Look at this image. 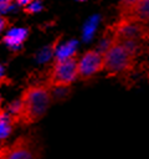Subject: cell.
<instances>
[{"label":"cell","mask_w":149,"mask_h":159,"mask_svg":"<svg viewBox=\"0 0 149 159\" xmlns=\"http://www.w3.org/2000/svg\"><path fill=\"white\" fill-rule=\"evenodd\" d=\"M52 102V89L46 83H35L27 86L6 112L15 124L29 127L38 123L46 116Z\"/></svg>","instance_id":"6da1fadb"},{"label":"cell","mask_w":149,"mask_h":159,"mask_svg":"<svg viewBox=\"0 0 149 159\" xmlns=\"http://www.w3.org/2000/svg\"><path fill=\"white\" fill-rule=\"evenodd\" d=\"M104 70L108 76H119L134 70L139 50L134 46L112 37L102 51Z\"/></svg>","instance_id":"7a4b0ae2"},{"label":"cell","mask_w":149,"mask_h":159,"mask_svg":"<svg viewBox=\"0 0 149 159\" xmlns=\"http://www.w3.org/2000/svg\"><path fill=\"white\" fill-rule=\"evenodd\" d=\"M78 57L74 55L56 58L47 76L46 84L51 89L67 88L77 80Z\"/></svg>","instance_id":"3957f363"},{"label":"cell","mask_w":149,"mask_h":159,"mask_svg":"<svg viewBox=\"0 0 149 159\" xmlns=\"http://www.w3.org/2000/svg\"><path fill=\"white\" fill-rule=\"evenodd\" d=\"M112 37L127 42L139 50L140 46L149 40V26L130 19L119 17L113 26Z\"/></svg>","instance_id":"277c9868"},{"label":"cell","mask_w":149,"mask_h":159,"mask_svg":"<svg viewBox=\"0 0 149 159\" xmlns=\"http://www.w3.org/2000/svg\"><path fill=\"white\" fill-rule=\"evenodd\" d=\"M104 70V60L102 51L88 50L79 58L77 63V80L87 81Z\"/></svg>","instance_id":"5b68a950"},{"label":"cell","mask_w":149,"mask_h":159,"mask_svg":"<svg viewBox=\"0 0 149 159\" xmlns=\"http://www.w3.org/2000/svg\"><path fill=\"white\" fill-rule=\"evenodd\" d=\"M1 159H36L34 140L27 135H20L10 145L0 148Z\"/></svg>","instance_id":"8992f818"},{"label":"cell","mask_w":149,"mask_h":159,"mask_svg":"<svg viewBox=\"0 0 149 159\" xmlns=\"http://www.w3.org/2000/svg\"><path fill=\"white\" fill-rule=\"evenodd\" d=\"M119 17L130 19L149 26V0H130L118 4Z\"/></svg>","instance_id":"52a82bcc"},{"label":"cell","mask_w":149,"mask_h":159,"mask_svg":"<svg viewBox=\"0 0 149 159\" xmlns=\"http://www.w3.org/2000/svg\"><path fill=\"white\" fill-rule=\"evenodd\" d=\"M27 37V31L26 29H15L9 31L5 37L2 39V41L10 47V48H16L19 46H21L24 43V41Z\"/></svg>","instance_id":"ba28073f"},{"label":"cell","mask_w":149,"mask_h":159,"mask_svg":"<svg viewBox=\"0 0 149 159\" xmlns=\"http://www.w3.org/2000/svg\"><path fill=\"white\" fill-rule=\"evenodd\" d=\"M15 125L16 124L11 119L9 113L6 111H1L0 112V143L6 140L11 135L12 129H14Z\"/></svg>","instance_id":"9c48e42d"},{"label":"cell","mask_w":149,"mask_h":159,"mask_svg":"<svg viewBox=\"0 0 149 159\" xmlns=\"http://www.w3.org/2000/svg\"><path fill=\"white\" fill-rule=\"evenodd\" d=\"M42 9H43V6H42L41 2H38V1H29L27 5H25V6L22 7V11H24L25 14L34 15V14L41 11Z\"/></svg>","instance_id":"30bf717a"},{"label":"cell","mask_w":149,"mask_h":159,"mask_svg":"<svg viewBox=\"0 0 149 159\" xmlns=\"http://www.w3.org/2000/svg\"><path fill=\"white\" fill-rule=\"evenodd\" d=\"M12 6H15V1H11V0H0V15L4 14V12L10 11Z\"/></svg>","instance_id":"8fae6325"},{"label":"cell","mask_w":149,"mask_h":159,"mask_svg":"<svg viewBox=\"0 0 149 159\" xmlns=\"http://www.w3.org/2000/svg\"><path fill=\"white\" fill-rule=\"evenodd\" d=\"M11 26V22L7 17H5L4 15H0V32H2L4 30L9 29Z\"/></svg>","instance_id":"7c38bea8"},{"label":"cell","mask_w":149,"mask_h":159,"mask_svg":"<svg viewBox=\"0 0 149 159\" xmlns=\"http://www.w3.org/2000/svg\"><path fill=\"white\" fill-rule=\"evenodd\" d=\"M1 104H2V98H1V96H0V112L2 111V109H1Z\"/></svg>","instance_id":"4fadbf2b"},{"label":"cell","mask_w":149,"mask_h":159,"mask_svg":"<svg viewBox=\"0 0 149 159\" xmlns=\"http://www.w3.org/2000/svg\"><path fill=\"white\" fill-rule=\"evenodd\" d=\"M147 78H148V81H149V68H148V72H147Z\"/></svg>","instance_id":"5bb4252c"},{"label":"cell","mask_w":149,"mask_h":159,"mask_svg":"<svg viewBox=\"0 0 149 159\" xmlns=\"http://www.w3.org/2000/svg\"><path fill=\"white\" fill-rule=\"evenodd\" d=\"M2 84H4V83H1V82H0V86H2Z\"/></svg>","instance_id":"9a60e30c"},{"label":"cell","mask_w":149,"mask_h":159,"mask_svg":"<svg viewBox=\"0 0 149 159\" xmlns=\"http://www.w3.org/2000/svg\"><path fill=\"white\" fill-rule=\"evenodd\" d=\"M0 159H1V158H0Z\"/></svg>","instance_id":"2e32d148"}]
</instances>
